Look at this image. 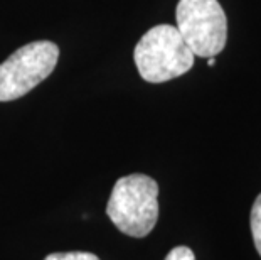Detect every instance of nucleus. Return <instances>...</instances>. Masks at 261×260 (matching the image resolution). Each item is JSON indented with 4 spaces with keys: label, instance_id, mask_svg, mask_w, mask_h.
I'll list each match as a JSON object with an SVG mask.
<instances>
[{
    "label": "nucleus",
    "instance_id": "5",
    "mask_svg": "<svg viewBox=\"0 0 261 260\" xmlns=\"http://www.w3.org/2000/svg\"><path fill=\"white\" fill-rule=\"evenodd\" d=\"M249 225H251V235L254 240V247L261 257V195L254 200L251 208V217H249Z\"/></svg>",
    "mask_w": 261,
    "mask_h": 260
},
{
    "label": "nucleus",
    "instance_id": "7",
    "mask_svg": "<svg viewBox=\"0 0 261 260\" xmlns=\"http://www.w3.org/2000/svg\"><path fill=\"white\" fill-rule=\"evenodd\" d=\"M164 260H196V255L189 247H175L167 253Z\"/></svg>",
    "mask_w": 261,
    "mask_h": 260
},
{
    "label": "nucleus",
    "instance_id": "8",
    "mask_svg": "<svg viewBox=\"0 0 261 260\" xmlns=\"http://www.w3.org/2000/svg\"><path fill=\"white\" fill-rule=\"evenodd\" d=\"M214 63H216V58H207V64L209 66H214Z\"/></svg>",
    "mask_w": 261,
    "mask_h": 260
},
{
    "label": "nucleus",
    "instance_id": "3",
    "mask_svg": "<svg viewBox=\"0 0 261 260\" xmlns=\"http://www.w3.org/2000/svg\"><path fill=\"white\" fill-rule=\"evenodd\" d=\"M177 31L194 56L216 58L227 41V19L218 0H180L175 9Z\"/></svg>",
    "mask_w": 261,
    "mask_h": 260
},
{
    "label": "nucleus",
    "instance_id": "4",
    "mask_svg": "<svg viewBox=\"0 0 261 260\" xmlns=\"http://www.w3.org/2000/svg\"><path fill=\"white\" fill-rule=\"evenodd\" d=\"M59 48L51 41H34L19 48L0 64V102L27 95L53 73Z\"/></svg>",
    "mask_w": 261,
    "mask_h": 260
},
{
    "label": "nucleus",
    "instance_id": "6",
    "mask_svg": "<svg viewBox=\"0 0 261 260\" xmlns=\"http://www.w3.org/2000/svg\"><path fill=\"white\" fill-rule=\"evenodd\" d=\"M44 260H99L94 253L90 252H61V253H51Z\"/></svg>",
    "mask_w": 261,
    "mask_h": 260
},
{
    "label": "nucleus",
    "instance_id": "2",
    "mask_svg": "<svg viewBox=\"0 0 261 260\" xmlns=\"http://www.w3.org/2000/svg\"><path fill=\"white\" fill-rule=\"evenodd\" d=\"M194 58L180 32L170 24L147 31L133 51L138 73L148 83H165L186 75L192 69Z\"/></svg>",
    "mask_w": 261,
    "mask_h": 260
},
{
    "label": "nucleus",
    "instance_id": "1",
    "mask_svg": "<svg viewBox=\"0 0 261 260\" xmlns=\"http://www.w3.org/2000/svg\"><path fill=\"white\" fill-rule=\"evenodd\" d=\"M107 215L121 233L143 239L159 220V184L147 174L123 176L115 182Z\"/></svg>",
    "mask_w": 261,
    "mask_h": 260
}]
</instances>
